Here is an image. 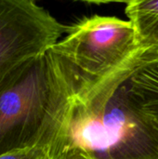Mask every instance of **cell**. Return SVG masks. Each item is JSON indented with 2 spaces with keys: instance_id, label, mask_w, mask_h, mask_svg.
<instances>
[{
  "instance_id": "7",
  "label": "cell",
  "mask_w": 158,
  "mask_h": 159,
  "mask_svg": "<svg viewBox=\"0 0 158 159\" xmlns=\"http://www.w3.org/2000/svg\"><path fill=\"white\" fill-rule=\"evenodd\" d=\"M0 159H48V156L47 148L38 146L14 150L0 156Z\"/></svg>"
},
{
  "instance_id": "2",
  "label": "cell",
  "mask_w": 158,
  "mask_h": 159,
  "mask_svg": "<svg viewBox=\"0 0 158 159\" xmlns=\"http://www.w3.org/2000/svg\"><path fill=\"white\" fill-rule=\"evenodd\" d=\"M78 79L51 49L22 63L0 81V156L48 148Z\"/></svg>"
},
{
  "instance_id": "5",
  "label": "cell",
  "mask_w": 158,
  "mask_h": 159,
  "mask_svg": "<svg viewBox=\"0 0 158 159\" xmlns=\"http://www.w3.org/2000/svg\"><path fill=\"white\" fill-rule=\"evenodd\" d=\"M123 85L131 103L158 130V58L138 67Z\"/></svg>"
},
{
  "instance_id": "4",
  "label": "cell",
  "mask_w": 158,
  "mask_h": 159,
  "mask_svg": "<svg viewBox=\"0 0 158 159\" xmlns=\"http://www.w3.org/2000/svg\"><path fill=\"white\" fill-rule=\"evenodd\" d=\"M68 30L34 1L0 0V81L47 52Z\"/></svg>"
},
{
  "instance_id": "1",
  "label": "cell",
  "mask_w": 158,
  "mask_h": 159,
  "mask_svg": "<svg viewBox=\"0 0 158 159\" xmlns=\"http://www.w3.org/2000/svg\"><path fill=\"white\" fill-rule=\"evenodd\" d=\"M158 58L142 47L112 72L80 81L48 148V159H158V130L131 103L124 81Z\"/></svg>"
},
{
  "instance_id": "3",
  "label": "cell",
  "mask_w": 158,
  "mask_h": 159,
  "mask_svg": "<svg viewBox=\"0 0 158 159\" xmlns=\"http://www.w3.org/2000/svg\"><path fill=\"white\" fill-rule=\"evenodd\" d=\"M141 46L129 20L111 16L84 18L50 49L80 81L99 80L128 60Z\"/></svg>"
},
{
  "instance_id": "6",
  "label": "cell",
  "mask_w": 158,
  "mask_h": 159,
  "mask_svg": "<svg viewBox=\"0 0 158 159\" xmlns=\"http://www.w3.org/2000/svg\"><path fill=\"white\" fill-rule=\"evenodd\" d=\"M125 12L142 47L158 48V0L127 2Z\"/></svg>"
}]
</instances>
